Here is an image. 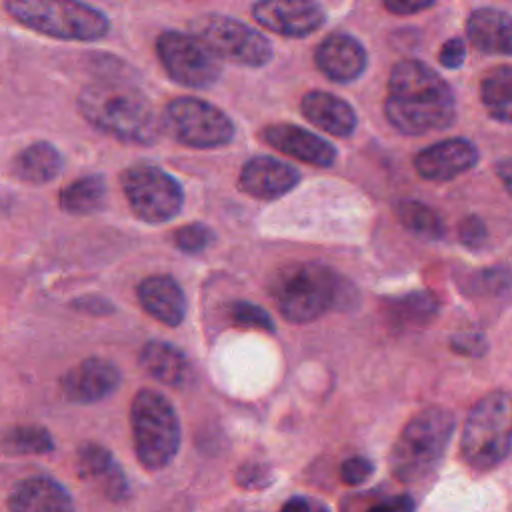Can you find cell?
Here are the masks:
<instances>
[{
	"mask_svg": "<svg viewBox=\"0 0 512 512\" xmlns=\"http://www.w3.org/2000/svg\"><path fill=\"white\" fill-rule=\"evenodd\" d=\"M384 114L406 136L444 130L456 118L454 92L424 62L400 60L390 72Z\"/></svg>",
	"mask_w": 512,
	"mask_h": 512,
	"instance_id": "cell-1",
	"label": "cell"
},
{
	"mask_svg": "<svg viewBox=\"0 0 512 512\" xmlns=\"http://www.w3.org/2000/svg\"><path fill=\"white\" fill-rule=\"evenodd\" d=\"M76 104L92 128L120 142L152 146L164 134L162 118L134 86L94 82L80 90Z\"/></svg>",
	"mask_w": 512,
	"mask_h": 512,
	"instance_id": "cell-2",
	"label": "cell"
},
{
	"mask_svg": "<svg viewBox=\"0 0 512 512\" xmlns=\"http://www.w3.org/2000/svg\"><path fill=\"white\" fill-rule=\"evenodd\" d=\"M10 18L28 30L72 42H96L108 36V16L82 0H4Z\"/></svg>",
	"mask_w": 512,
	"mask_h": 512,
	"instance_id": "cell-3",
	"label": "cell"
},
{
	"mask_svg": "<svg viewBox=\"0 0 512 512\" xmlns=\"http://www.w3.org/2000/svg\"><path fill=\"white\" fill-rule=\"evenodd\" d=\"M454 432V416L444 408H426L400 432L390 452V470L402 482L426 478L442 460Z\"/></svg>",
	"mask_w": 512,
	"mask_h": 512,
	"instance_id": "cell-4",
	"label": "cell"
},
{
	"mask_svg": "<svg viewBox=\"0 0 512 512\" xmlns=\"http://www.w3.org/2000/svg\"><path fill=\"white\" fill-rule=\"evenodd\" d=\"M130 428L134 452L146 470H162L178 454L180 420L164 394L150 388L140 390L132 400Z\"/></svg>",
	"mask_w": 512,
	"mask_h": 512,
	"instance_id": "cell-5",
	"label": "cell"
},
{
	"mask_svg": "<svg viewBox=\"0 0 512 512\" xmlns=\"http://www.w3.org/2000/svg\"><path fill=\"white\" fill-rule=\"evenodd\" d=\"M512 448V398L504 392H490L470 410L460 450L466 464L486 472L498 466Z\"/></svg>",
	"mask_w": 512,
	"mask_h": 512,
	"instance_id": "cell-6",
	"label": "cell"
},
{
	"mask_svg": "<svg viewBox=\"0 0 512 512\" xmlns=\"http://www.w3.org/2000/svg\"><path fill=\"white\" fill-rule=\"evenodd\" d=\"M272 298L292 324H308L328 312L338 296L336 274L316 262L290 264L272 280Z\"/></svg>",
	"mask_w": 512,
	"mask_h": 512,
	"instance_id": "cell-7",
	"label": "cell"
},
{
	"mask_svg": "<svg viewBox=\"0 0 512 512\" xmlns=\"http://www.w3.org/2000/svg\"><path fill=\"white\" fill-rule=\"evenodd\" d=\"M164 132L182 146L212 150L232 142L234 122L218 106L200 98H176L162 112Z\"/></svg>",
	"mask_w": 512,
	"mask_h": 512,
	"instance_id": "cell-8",
	"label": "cell"
},
{
	"mask_svg": "<svg viewBox=\"0 0 512 512\" xmlns=\"http://www.w3.org/2000/svg\"><path fill=\"white\" fill-rule=\"evenodd\" d=\"M120 184L130 210L142 222L164 224L182 210V186L160 166L148 162L134 164L122 172Z\"/></svg>",
	"mask_w": 512,
	"mask_h": 512,
	"instance_id": "cell-9",
	"label": "cell"
},
{
	"mask_svg": "<svg viewBox=\"0 0 512 512\" xmlns=\"http://www.w3.org/2000/svg\"><path fill=\"white\" fill-rule=\"evenodd\" d=\"M196 34L220 60L260 68L272 60V44L256 28L226 14H202L190 22Z\"/></svg>",
	"mask_w": 512,
	"mask_h": 512,
	"instance_id": "cell-10",
	"label": "cell"
},
{
	"mask_svg": "<svg viewBox=\"0 0 512 512\" xmlns=\"http://www.w3.org/2000/svg\"><path fill=\"white\" fill-rule=\"evenodd\" d=\"M156 56L166 74L186 88L204 90L222 76L220 58L196 34L164 30L156 38Z\"/></svg>",
	"mask_w": 512,
	"mask_h": 512,
	"instance_id": "cell-11",
	"label": "cell"
},
{
	"mask_svg": "<svg viewBox=\"0 0 512 512\" xmlns=\"http://www.w3.org/2000/svg\"><path fill=\"white\" fill-rule=\"evenodd\" d=\"M252 16L262 28L286 38H306L326 22L320 0H258Z\"/></svg>",
	"mask_w": 512,
	"mask_h": 512,
	"instance_id": "cell-12",
	"label": "cell"
},
{
	"mask_svg": "<svg viewBox=\"0 0 512 512\" xmlns=\"http://www.w3.org/2000/svg\"><path fill=\"white\" fill-rule=\"evenodd\" d=\"M478 148L466 138H448L436 142L414 156V168L424 180L446 182L476 166Z\"/></svg>",
	"mask_w": 512,
	"mask_h": 512,
	"instance_id": "cell-13",
	"label": "cell"
},
{
	"mask_svg": "<svg viewBox=\"0 0 512 512\" xmlns=\"http://www.w3.org/2000/svg\"><path fill=\"white\" fill-rule=\"evenodd\" d=\"M260 138L274 150L318 168H328L336 160V148L330 142L296 124H268Z\"/></svg>",
	"mask_w": 512,
	"mask_h": 512,
	"instance_id": "cell-14",
	"label": "cell"
},
{
	"mask_svg": "<svg viewBox=\"0 0 512 512\" xmlns=\"http://www.w3.org/2000/svg\"><path fill=\"white\" fill-rule=\"evenodd\" d=\"M120 370L104 358H86L72 366L60 380L66 400L90 404L110 396L120 384Z\"/></svg>",
	"mask_w": 512,
	"mask_h": 512,
	"instance_id": "cell-15",
	"label": "cell"
},
{
	"mask_svg": "<svg viewBox=\"0 0 512 512\" xmlns=\"http://www.w3.org/2000/svg\"><path fill=\"white\" fill-rule=\"evenodd\" d=\"M300 182V172L272 156L250 158L238 176V188L258 200H274L288 194Z\"/></svg>",
	"mask_w": 512,
	"mask_h": 512,
	"instance_id": "cell-16",
	"label": "cell"
},
{
	"mask_svg": "<svg viewBox=\"0 0 512 512\" xmlns=\"http://www.w3.org/2000/svg\"><path fill=\"white\" fill-rule=\"evenodd\" d=\"M314 60L318 70L326 78L340 84L354 82L356 78H360L368 64L364 46L354 36L344 32H334L326 36L318 44L314 52Z\"/></svg>",
	"mask_w": 512,
	"mask_h": 512,
	"instance_id": "cell-17",
	"label": "cell"
},
{
	"mask_svg": "<svg viewBox=\"0 0 512 512\" xmlns=\"http://www.w3.org/2000/svg\"><path fill=\"white\" fill-rule=\"evenodd\" d=\"M10 512H74L68 490L48 476H32L14 484L8 494Z\"/></svg>",
	"mask_w": 512,
	"mask_h": 512,
	"instance_id": "cell-18",
	"label": "cell"
},
{
	"mask_svg": "<svg viewBox=\"0 0 512 512\" xmlns=\"http://www.w3.org/2000/svg\"><path fill=\"white\" fill-rule=\"evenodd\" d=\"M78 476L96 486L110 500H124L128 494V482L122 468L116 464L112 454L100 444H84L78 450L76 460Z\"/></svg>",
	"mask_w": 512,
	"mask_h": 512,
	"instance_id": "cell-19",
	"label": "cell"
},
{
	"mask_svg": "<svg viewBox=\"0 0 512 512\" xmlns=\"http://www.w3.org/2000/svg\"><path fill=\"white\" fill-rule=\"evenodd\" d=\"M300 110L310 124L338 138L352 136L358 124L354 108L346 100L324 90L306 92L300 100Z\"/></svg>",
	"mask_w": 512,
	"mask_h": 512,
	"instance_id": "cell-20",
	"label": "cell"
},
{
	"mask_svg": "<svg viewBox=\"0 0 512 512\" xmlns=\"http://www.w3.org/2000/svg\"><path fill=\"white\" fill-rule=\"evenodd\" d=\"M142 308L166 326H178L186 316V298L180 284L166 274L148 276L138 286Z\"/></svg>",
	"mask_w": 512,
	"mask_h": 512,
	"instance_id": "cell-21",
	"label": "cell"
},
{
	"mask_svg": "<svg viewBox=\"0 0 512 512\" xmlns=\"http://www.w3.org/2000/svg\"><path fill=\"white\" fill-rule=\"evenodd\" d=\"M468 40L486 54L512 56V16L500 8H478L468 16Z\"/></svg>",
	"mask_w": 512,
	"mask_h": 512,
	"instance_id": "cell-22",
	"label": "cell"
},
{
	"mask_svg": "<svg viewBox=\"0 0 512 512\" xmlns=\"http://www.w3.org/2000/svg\"><path fill=\"white\" fill-rule=\"evenodd\" d=\"M140 364L150 376L172 388L184 386L192 376L186 356L172 344L160 340H152L142 346Z\"/></svg>",
	"mask_w": 512,
	"mask_h": 512,
	"instance_id": "cell-23",
	"label": "cell"
},
{
	"mask_svg": "<svg viewBox=\"0 0 512 512\" xmlns=\"http://www.w3.org/2000/svg\"><path fill=\"white\" fill-rule=\"evenodd\" d=\"M60 150L50 142H34L20 150L12 162V174L26 184H48L62 172Z\"/></svg>",
	"mask_w": 512,
	"mask_h": 512,
	"instance_id": "cell-24",
	"label": "cell"
},
{
	"mask_svg": "<svg viewBox=\"0 0 512 512\" xmlns=\"http://www.w3.org/2000/svg\"><path fill=\"white\" fill-rule=\"evenodd\" d=\"M60 208L74 216H86L102 210L106 200V180L100 174L82 176L60 190Z\"/></svg>",
	"mask_w": 512,
	"mask_h": 512,
	"instance_id": "cell-25",
	"label": "cell"
},
{
	"mask_svg": "<svg viewBox=\"0 0 512 512\" xmlns=\"http://www.w3.org/2000/svg\"><path fill=\"white\" fill-rule=\"evenodd\" d=\"M480 102L490 118L512 124V66L494 68L482 78Z\"/></svg>",
	"mask_w": 512,
	"mask_h": 512,
	"instance_id": "cell-26",
	"label": "cell"
},
{
	"mask_svg": "<svg viewBox=\"0 0 512 512\" xmlns=\"http://www.w3.org/2000/svg\"><path fill=\"white\" fill-rule=\"evenodd\" d=\"M0 448L12 456L48 454L54 450L50 432L38 424H20L2 432Z\"/></svg>",
	"mask_w": 512,
	"mask_h": 512,
	"instance_id": "cell-27",
	"label": "cell"
},
{
	"mask_svg": "<svg viewBox=\"0 0 512 512\" xmlns=\"http://www.w3.org/2000/svg\"><path fill=\"white\" fill-rule=\"evenodd\" d=\"M396 216L404 228H408L410 232H414L422 238L438 240L444 234V224H442L440 216L424 202L400 200L396 204Z\"/></svg>",
	"mask_w": 512,
	"mask_h": 512,
	"instance_id": "cell-28",
	"label": "cell"
},
{
	"mask_svg": "<svg viewBox=\"0 0 512 512\" xmlns=\"http://www.w3.org/2000/svg\"><path fill=\"white\" fill-rule=\"evenodd\" d=\"M438 310V302L430 292H412L392 302L388 314L398 326H424Z\"/></svg>",
	"mask_w": 512,
	"mask_h": 512,
	"instance_id": "cell-29",
	"label": "cell"
},
{
	"mask_svg": "<svg viewBox=\"0 0 512 512\" xmlns=\"http://www.w3.org/2000/svg\"><path fill=\"white\" fill-rule=\"evenodd\" d=\"M212 240H214L212 230L206 224H200V222L186 224V226H182L174 232V244L182 252H188V254L202 252L204 248H208L212 244Z\"/></svg>",
	"mask_w": 512,
	"mask_h": 512,
	"instance_id": "cell-30",
	"label": "cell"
},
{
	"mask_svg": "<svg viewBox=\"0 0 512 512\" xmlns=\"http://www.w3.org/2000/svg\"><path fill=\"white\" fill-rule=\"evenodd\" d=\"M230 318L244 328H258L268 332L274 330V320L270 318V314L252 302H244V300L234 302L230 306Z\"/></svg>",
	"mask_w": 512,
	"mask_h": 512,
	"instance_id": "cell-31",
	"label": "cell"
},
{
	"mask_svg": "<svg viewBox=\"0 0 512 512\" xmlns=\"http://www.w3.org/2000/svg\"><path fill=\"white\" fill-rule=\"evenodd\" d=\"M458 238H460V242L464 246L476 250V248L484 246V242L488 238V230H486L484 222L478 216L470 214V216H464L460 220V224H458Z\"/></svg>",
	"mask_w": 512,
	"mask_h": 512,
	"instance_id": "cell-32",
	"label": "cell"
},
{
	"mask_svg": "<svg viewBox=\"0 0 512 512\" xmlns=\"http://www.w3.org/2000/svg\"><path fill=\"white\" fill-rule=\"evenodd\" d=\"M236 482L246 490H260V488H266L272 482V474L266 466L256 464V462H248V464L238 468Z\"/></svg>",
	"mask_w": 512,
	"mask_h": 512,
	"instance_id": "cell-33",
	"label": "cell"
},
{
	"mask_svg": "<svg viewBox=\"0 0 512 512\" xmlns=\"http://www.w3.org/2000/svg\"><path fill=\"white\" fill-rule=\"evenodd\" d=\"M372 470H374V464L368 458H364V456H350L340 466V478L348 486H358V484H362L364 480L370 478Z\"/></svg>",
	"mask_w": 512,
	"mask_h": 512,
	"instance_id": "cell-34",
	"label": "cell"
},
{
	"mask_svg": "<svg viewBox=\"0 0 512 512\" xmlns=\"http://www.w3.org/2000/svg\"><path fill=\"white\" fill-rule=\"evenodd\" d=\"M474 292L498 294L510 286V274L506 270H484L470 280Z\"/></svg>",
	"mask_w": 512,
	"mask_h": 512,
	"instance_id": "cell-35",
	"label": "cell"
},
{
	"mask_svg": "<svg viewBox=\"0 0 512 512\" xmlns=\"http://www.w3.org/2000/svg\"><path fill=\"white\" fill-rule=\"evenodd\" d=\"M450 346L452 350H456L458 354H464V356H482L488 348V342L484 338V334L480 332H460V334H454L452 340H450Z\"/></svg>",
	"mask_w": 512,
	"mask_h": 512,
	"instance_id": "cell-36",
	"label": "cell"
},
{
	"mask_svg": "<svg viewBox=\"0 0 512 512\" xmlns=\"http://www.w3.org/2000/svg\"><path fill=\"white\" fill-rule=\"evenodd\" d=\"M466 58V46L460 38H450L448 42L442 44L440 52H438V60L444 68H458Z\"/></svg>",
	"mask_w": 512,
	"mask_h": 512,
	"instance_id": "cell-37",
	"label": "cell"
},
{
	"mask_svg": "<svg viewBox=\"0 0 512 512\" xmlns=\"http://www.w3.org/2000/svg\"><path fill=\"white\" fill-rule=\"evenodd\" d=\"M386 10L392 14H400V16H408V14H416L422 10H428L436 0H382Z\"/></svg>",
	"mask_w": 512,
	"mask_h": 512,
	"instance_id": "cell-38",
	"label": "cell"
},
{
	"mask_svg": "<svg viewBox=\"0 0 512 512\" xmlns=\"http://www.w3.org/2000/svg\"><path fill=\"white\" fill-rule=\"evenodd\" d=\"M414 506H416L414 500L410 496L402 494V496H394V498L370 508L368 512H414Z\"/></svg>",
	"mask_w": 512,
	"mask_h": 512,
	"instance_id": "cell-39",
	"label": "cell"
},
{
	"mask_svg": "<svg viewBox=\"0 0 512 512\" xmlns=\"http://www.w3.org/2000/svg\"><path fill=\"white\" fill-rule=\"evenodd\" d=\"M280 512H328L322 504L310 500V498H304V496H296V498H290Z\"/></svg>",
	"mask_w": 512,
	"mask_h": 512,
	"instance_id": "cell-40",
	"label": "cell"
},
{
	"mask_svg": "<svg viewBox=\"0 0 512 512\" xmlns=\"http://www.w3.org/2000/svg\"><path fill=\"white\" fill-rule=\"evenodd\" d=\"M496 174L502 180L504 188L508 190V194L512 196V158H504L496 164Z\"/></svg>",
	"mask_w": 512,
	"mask_h": 512,
	"instance_id": "cell-41",
	"label": "cell"
}]
</instances>
